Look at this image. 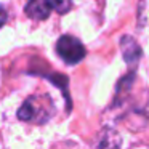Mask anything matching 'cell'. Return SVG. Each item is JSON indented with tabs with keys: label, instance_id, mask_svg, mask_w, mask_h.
Segmentation results:
<instances>
[{
	"label": "cell",
	"instance_id": "cell-3",
	"mask_svg": "<svg viewBox=\"0 0 149 149\" xmlns=\"http://www.w3.org/2000/svg\"><path fill=\"white\" fill-rule=\"evenodd\" d=\"M26 15L31 18V19L36 21H43L50 16V13L53 11L52 3L50 0H31L29 3L24 8Z\"/></svg>",
	"mask_w": 149,
	"mask_h": 149
},
{
	"label": "cell",
	"instance_id": "cell-6",
	"mask_svg": "<svg viewBox=\"0 0 149 149\" xmlns=\"http://www.w3.org/2000/svg\"><path fill=\"white\" fill-rule=\"evenodd\" d=\"M50 3H52L53 11H56L59 15L68 13L72 8V0H50Z\"/></svg>",
	"mask_w": 149,
	"mask_h": 149
},
{
	"label": "cell",
	"instance_id": "cell-5",
	"mask_svg": "<svg viewBox=\"0 0 149 149\" xmlns=\"http://www.w3.org/2000/svg\"><path fill=\"white\" fill-rule=\"evenodd\" d=\"M138 29L149 43V0H139L138 3Z\"/></svg>",
	"mask_w": 149,
	"mask_h": 149
},
{
	"label": "cell",
	"instance_id": "cell-2",
	"mask_svg": "<svg viewBox=\"0 0 149 149\" xmlns=\"http://www.w3.org/2000/svg\"><path fill=\"white\" fill-rule=\"evenodd\" d=\"M56 53L68 64H77L79 61H82L85 58L87 50L79 39H75L72 36H63L56 42Z\"/></svg>",
	"mask_w": 149,
	"mask_h": 149
},
{
	"label": "cell",
	"instance_id": "cell-4",
	"mask_svg": "<svg viewBox=\"0 0 149 149\" xmlns=\"http://www.w3.org/2000/svg\"><path fill=\"white\" fill-rule=\"evenodd\" d=\"M120 47H122V53H123V58L128 64H136V61L139 59L141 56V48L139 45L136 43V40L133 37L125 36L120 42Z\"/></svg>",
	"mask_w": 149,
	"mask_h": 149
},
{
	"label": "cell",
	"instance_id": "cell-1",
	"mask_svg": "<svg viewBox=\"0 0 149 149\" xmlns=\"http://www.w3.org/2000/svg\"><path fill=\"white\" fill-rule=\"evenodd\" d=\"M55 114V103L48 95H32L18 111V117L24 122L45 123Z\"/></svg>",
	"mask_w": 149,
	"mask_h": 149
},
{
	"label": "cell",
	"instance_id": "cell-7",
	"mask_svg": "<svg viewBox=\"0 0 149 149\" xmlns=\"http://www.w3.org/2000/svg\"><path fill=\"white\" fill-rule=\"evenodd\" d=\"M5 21H7V11H5L3 8L0 7V27L5 24Z\"/></svg>",
	"mask_w": 149,
	"mask_h": 149
}]
</instances>
